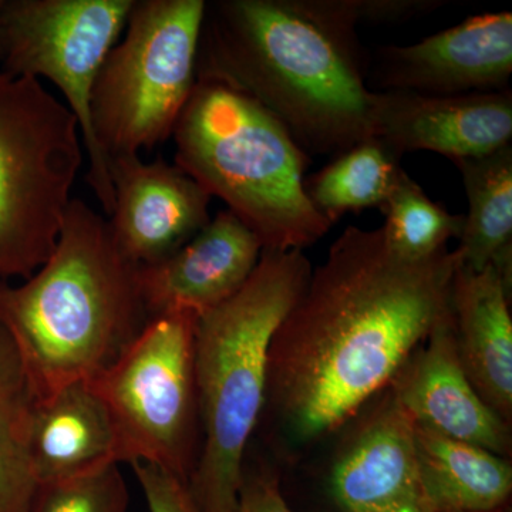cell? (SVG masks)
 <instances>
[{
	"instance_id": "4",
	"label": "cell",
	"mask_w": 512,
	"mask_h": 512,
	"mask_svg": "<svg viewBox=\"0 0 512 512\" xmlns=\"http://www.w3.org/2000/svg\"><path fill=\"white\" fill-rule=\"evenodd\" d=\"M303 251H262L247 284L198 318L201 448L188 481L197 512H234L249 440L264 414L272 338L308 284Z\"/></svg>"
},
{
	"instance_id": "9",
	"label": "cell",
	"mask_w": 512,
	"mask_h": 512,
	"mask_svg": "<svg viewBox=\"0 0 512 512\" xmlns=\"http://www.w3.org/2000/svg\"><path fill=\"white\" fill-rule=\"evenodd\" d=\"M134 0H0L3 72L55 84L92 153L94 83Z\"/></svg>"
},
{
	"instance_id": "2",
	"label": "cell",
	"mask_w": 512,
	"mask_h": 512,
	"mask_svg": "<svg viewBox=\"0 0 512 512\" xmlns=\"http://www.w3.org/2000/svg\"><path fill=\"white\" fill-rule=\"evenodd\" d=\"M353 0H214L197 82L244 94L306 156L335 158L373 137V90Z\"/></svg>"
},
{
	"instance_id": "22",
	"label": "cell",
	"mask_w": 512,
	"mask_h": 512,
	"mask_svg": "<svg viewBox=\"0 0 512 512\" xmlns=\"http://www.w3.org/2000/svg\"><path fill=\"white\" fill-rule=\"evenodd\" d=\"M130 495L119 464L37 484L29 512H127Z\"/></svg>"
},
{
	"instance_id": "3",
	"label": "cell",
	"mask_w": 512,
	"mask_h": 512,
	"mask_svg": "<svg viewBox=\"0 0 512 512\" xmlns=\"http://www.w3.org/2000/svg\"><path fill=\"white\" fill-rule=\"evenodd\" d=\"M138 269L109 221L76 198L45 264L25 284L0 279V319L18 346L29 397L93 380L140 335L150 318Z\"/></svg>"
},
{
	"instance_id": "20",
	"label": "cell",
	"mask_w": 512,
	"mask_h": 512,
	"mask_svg": "<svg viewBox=\"0 0 512 512\" xmlns=\"http://www.w3.org/2000/svg\"><path fill=\"white\" fill-rule=\"evenodd\" d=\"M403 173L402 157L372 137L305 178V191L316 211L333 225L348 212L382 210Z\"/></svg>"
},
{
	"instance_id": "25",
	"label": "cell",
	"mask_w": 512,
	"mask_h": 512,
	"mask_svg": "<svg viewBox=\"0 0 512 512\" xmlns=\"http://www.w3.org/2000/svg\"><path fill=\"white\" fill-rule=\"evenodd\" d=\"M22 357L12 333L0 319V406L28 396Z\"/></svg>"
},
{
	"instance_id": "17",
	"label": "cell",
	"mask_w": 512,
	"mask_h": 512,
	"mask_svg": "<svg viewBox=\"0 0 512 512\" xmlns=\"http://www.w3.org/2000/svg\"><path fill=\"white\" fill-rule=\"evenodd\" d=\"M511 282L497 266L460 265L451 286V313L464 372L491 409L512 420Z\"/></svg>"
},
{
	"instance_id": "27",
	"label": "cell",
	"mask_w": 512,
	"mask_h": 512,
	"mask_svg": "<svg viewBox=\"0 0 512 512\" xmlns=\"http://www.w3.org/2000/svg\"><path fill=\"white\" fill-rule=\"evenodd\" d=\"M0 57H2V37H0Z\"/></svg>"
},
{
	"instance_id": "8",
	"label": "cell",
	"mask_w": 512,
	"mask_h": 512,
	"mask_svg": "<svg viewBox=\"0 0 512 512\" xmlns=\"http://www.w3.org/2000/svg\"><path fill=\"white\" fill-rule=\"evenodd\" d=\"M198 316L148 320L119 359L92 382L119 439L121 463H150L187 484L201 448L195 379Z\"/></svg>"
},
{
	"instance_id": "12",
	"label": "cell",
	"mask_w": 512,
	"mask_h": 512,
	"mask_svg": "<svg viewBox=\"0 0 512 512\" xmlns=\"http://www.w3.org/2000/svg\"><path fill=\"white\" fill-rule=\"evenodd\" d=\"M109 173L111 234L138 266L164 261L211 221V195L177 164L117 157L109 161Z\"/></svg>"
},
{
	"instance_id": "11",
	"label": "cell",
	"mask_w": 512,
	"mask_h": 512,
	"mask_svg": "<svg viewBox=\"0 0 512 512\" xmlns=\"http://www.w3.org/2000/svg\"><path fill=\"white\" fill-rule=\"evenodd\" d=\"M329 490L338 512H436L421 484L412 420L389 390L353 419Z\"/></svg>"
},
{
	"instance_id": "5",
	"label": "cell",
	"mask_w": 512,
	"mask_h": 512,
	"mask_svg": "<svg viewBox=\"0 0 512 512\" xmlns=\"http://www.w3.org/2000/svg\"><path fill=\"white\" fill-rule=\"evenodd\" d=\"M175 164L221 198L268 251H303L328 234L305 191L309 157L244 94L197 82L175 124Z\"/></svg>"
},
{
	"instance_id": "15",
	"label": "cell",
	"mask_w": 512,
	"mask_h": 512,
	"mask_svg": "<svg viewBox=\"0 0 512 512\" xmlns=\"http://www.w3.org/2000/svg\"><path fill=\"white\" fill-rule=\"evenodd\" d=\"M261 241L231 211L218 212L164 261L140 266L138 284L148 318L171 312L204 315L242 288L261 259Z\"/></svg>"
},
{
	"instance_id": "26",
	"label": "cell",
	"mask_w": 512,
	"mask_h": 512,
	"mask_svg": "<svg viewBox=\"0 0 512 512\" xmlns=\"http://www.w3.org/2000/svg\"><path fill=\"white\" fill-rule=\"evenodd\" d=\"M440 0H353L357 22H397L440 8Z\"/></svg>"
},
{
	"instance_id": "7",
	"label": "cell",
	"mask_w": 512,
	"mask_h": 512,
	"mask_svg": "<svg viewBox=\"0 0 512 512\" xmlns=\"http://www.w3.org/2000/svg\"><path fill=\"white\" fill-rule=\"evenodd\" d=\"M73 111L40 80L0 70V279L52 255L83 164Z\"/></svg>"
},
{
	"instance_id": "19",
	"label": "cell",
	"mask_w": 512,
	"mask_h": 512,
	"mask_svg": "<svg viewBox=\"0 0 512 512\" xmlns=\"http://www.w3.org/2000/svg\"><path fill=\"white\" fill-rule=\"evenodd\" d=\"M468 198L458 249L463 266L481 271L512 262V146L454 161Z\"/></svg>"
},
{
	"instance_id": "16",
	"label": "cell",
	"mask_w": 512,
	"mask_h": 512,
	"mask_svg": "<svg viewBox=\"0 0 512 512\" xmlns=\"http://www.w3.org/2000/svg\"><path fill=\"white\" fill-rule=\"evenodd\" d=\"M23 437L37 484L121 463L116 427L90 380L60 387L23 407Z\"/></svg>"
},
{
	"instance_id": "24",
	"label": "cell",
	"mask_w": 512,
	"mask_h": 512,
	"mask_svg": "<svg viewBox=\"0 0 512 512\" xmlns=\"http://www.w3.org/2000/svg\"><path fill=\"white\" fill-rule=\"evenodd\" d=\"M234 512H295L286 503L278 477L266 468H244L241 490Z\"/></svg>"
},
{
	"instance_id": "21",
	"label": "cell",
	"mask_w": 512,
	"mask_h": 512,
	"mask_svg": "<svg viewBox=\"0 0 512 512\" xmlns=\"http://www.w3.org/2000/svg\"><path fill=\"white\" fill-rule=\"evenodd\" d=\"M382 231L387 247L404 261L429 259L447 248L448 239L460 238L464 215L450 214L404 171L382 207Z\"/></svg>"
},
{
	"instance_id": "6",
	"label": "cell",
	"mask_w": 512,
	"mask_h": 512,
	"mask_svg": "<svg viewBox=\"0 0 512 512\" xmlns=\"http://www.w3.org/2000/svg\"><path fill=\"white\" fill-rule=\"evenodd\" d=\"M204 0H134L126 35L110 50L92 93L87 183L110 217L109 161L140 156L173 137L197 86Z\"/></svg>"
},
{
	"instance_id": "23",
	"label": "cell",
	"mask_w": 512,
	"mask_h": 512,
	"mask_svg": "<svg viewBox=\"0 0 512 512\" xmlns=\"http://www.w3.org/2000/svg\"><path fill=\"white\" fill-rule=\"evenodd\" d=\"M28 397L0 406V512H29L37 488L23 437Z\"/></svg>"
},
{
	"instance_id": "10",
	"label": "cell",
	"mask_w": 512,
	"mask_h": 512,
	"mask_svg": "<svg viewBox=\"0 0 512 512\" xmlns=\"http://www.w3.org/2000/svg\"><path fill=\"white\" fill-rule=\"evenodd\" d=\"M512 74V13L471 16L410 46L380 49L373 92L424 96L503 92Z\"/></svg>"
},
{
	"instance_id": "1",
	"label": "cell",
	"mask_w": 512,
	"mask_h": 512,
	"mask_svg": "<svg viewBox=\"0 0 512 512\" xmlns=\"http://www.w3.org/2000/svg\"><path fill=\"white\" fill-rule=\"evenodd\" d=\"M460 249L404 261L382 228L348 227L312 269L268 357L266 407L286 439L309 444L389 389L451 312Z\"/></svg>"
},
{
	"instance_id": "14",
	"label": "cell",
	"mask_w": 512,
	"mask_h": 512,
	"mask_svg": "<svg viewBox=\"0 0 512 512\" xmlns=\"http://www.w3.org/2000/svg\"><path fill=\"white\" fill-rule=\"evenodd\" d=\"M387 390L413 424L511 456L510 424L481 399L461 365L453 313L404 363Z\"/></svg>"
},
{
	"instance_id": "18",
	"label": "cell",
	"mask_w": 512,
	"mask_h": 512,
	"mask_svg": "<svg viewBox=\"0 0 512 512\" xmlns=\"http://www.w3.org/2000/svg\"><path fill=\"white\" fill-rule=\"evenodd\" d=\"M421 484L436 512H503L512 493L508 458L413 424Z\"/></svg>"
},
{
	"instance_id": "13",
	"label": "cell",
	"mask_w": 512,
	"mask_h": 512,
	"mask_svg": "<svg viewBox=\"0 0 512 512\" xmlns=\"http://www.w3.org/2000/svg\"><path fill=\"white\" fill-rule=\"evenodd\" d=\"M373 137L403 157L433 151L458 161L510 146L511 90L460 96L373 92Z\"/></svg>"
}]
</instances>
